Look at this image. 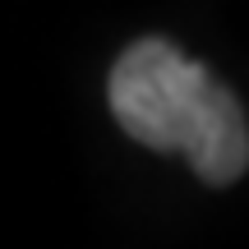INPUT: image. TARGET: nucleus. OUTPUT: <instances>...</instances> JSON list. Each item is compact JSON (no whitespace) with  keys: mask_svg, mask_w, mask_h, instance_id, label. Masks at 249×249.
Masks as SVG:
<instances>
[{"mask_svg":"<svg viewBox=\"0 0 249 249\" xmlns=\"http://www.w3.org/2000/svg\"><path fill=\"white\" fill-rule=\"evenodd\" d=\"M111 116L134 143L185 152L198 180L231 185L249 171V124L226 83L161 37H143L116 60Z\"/></svg>","mask_w":249,"mask_h":249,"instance_id":"nucleus-1","label":"nucleus"}]
</instances>
